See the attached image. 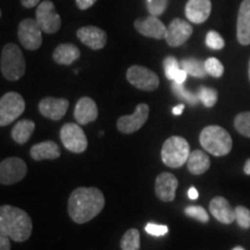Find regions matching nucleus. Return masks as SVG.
<instances>
[{
	"mask_svg": "<svg viewBox=\"0 0 250 250\" xmlns=\"http://www.w3.org/2000/svg\"><path fill=\"white\" fill-rule=\"evenodd\" d=\"M104 204V196L98 188H77L68 198V215L77 224L88 223L103 210Z\"/></svg>",
	"mask_w": 250,
	"mask_h": 250,
	"instance_id": "1",
	"label": "nucleus"
},
{
	"mask_svg": "<svg viewBox=\"0 0 250 250\" xmlns=\"http://www.w3.org/2000/svg\"><path fill=\"white\" fill-rule=\"evenodd\" d=\"M33 232V223L26 211L11 205L0 208V235L8 236L15 242H24Z\"/></svg>",
	"mask_w": 250,
	"mask_h": 250,
	"instance_id": "2",
	"label": "nucleus"
},
{
	"mask_svg": "<svg viewBox=\"0 0 250 250\" xmlns=\"http://www.w3.org/2000/svg\"><path fill=\"white\" fill-rule=\"evenodd\" d=\"M199 142L205 151L214 156H224L232 151L233 140L230 134L219 125H208L202 130Z\"/></svg>",
	"mask_w": 250,
	"mask_h": 250,
	"instance_id": "3",
	"label": "nucleus"
},
{
	"mask_svg": "<svg viewBox=\"0 0 250 250\" xmlns=\"http://www.w3.org/2000/svg\"><path fill=\"white\" fill-rule=\"evenodd\" d=\"M0 68L2 76L9 81H17L26 72V62L21 49L14 43H8L1 50Z\"/></svg>",
	"mask_w": 250,
	"mask_h": 250,
	"instance_id": "4",
	"label": "nucleus"
},
{
	"mask_svg": "<svg viewBox=\"0 0 250 250\" xmlns=\"http://www.w3.org/2000/svg\"><path fill=\"white\" fill-rule=\"evenodd\" d=\"M190 145L183 137L173 136L166 140L161 149V159L170 168H180L187 164L190 155Z\"/></svg>",
	"mask_w": 250,
	"mask_h": 250,
	"instance_id": "5",
	"label": "nucleus"
},
{
	"mask_svg": "<svg viewBox=\"0 0 250 250\" xmlns=\"http://www.w3.org/2000/svg\"><path fill=\"white\" fill-rule=\"evenodd\" d=\"M26 109V103L17 92L6 93L0 100V125L6 126L21 116Z\"/></svg>",
	"mask_w": 250,
	"mask_h": 250,
	"instance_id": "6",
	"label": "nucleus"
},
{
	"mask_svg": "<svg viewBox=\"0 0 250 250\" xmlns=\"http://www.w3.org/2000/svg\"><path fill=\"white\" fill-rule=\"evenodd\" d=\"M62 145L67 151L73 153H83L86 151L87 142L86 134L79 125L76 123H66L62 125L59 132Z\"/></svg>",
	"mask_w": 250,
	"mask_h": 250,
	"instance_id": "7",
	"label": "nucleus"
},
{
	"mask_svg": "<svg viewBox=\"0 0 250 250\" xmlns=\"http://www.w3.org/2000/svg\"><path fill=\"white\" fill-rule=\"evenodd\" d=\"M126 79L136 88L146 90V92H153L158 89L160 85L159 77L154 72L140 65H133L127 70Z\"/></svg>",
	"mask_w": 250,
	"mask_h": 250,
	"instance_id": "8",
	"label": "nucleus"
},
{
	"mask_svg": "<svg viewBox=\"0 0 250 250\" xmlns=\"http://www.w3.org/2000/svg\"><path fill=\"white\" fill-rule=\"evenodd\" d=\"M27 175V165L22 159L12 156L0 164V182L2 186H9L22 181Z\"/></svg>",
	"mask_w": 250,
	"mask_h": 250,
	"instance_id": "9",
	"label": "nucleus"
},
{
	"mask_svg": "<svg viewBox=\"0 0 250 250\" xmlns=\"http://www.w3.org/2000/svg\"><path fill=\"white\" fill-rule=\"evenodd\" d=\"M18 36L21 44L27 50H37L42 45V29L36 19H24L19 24Z\"/></svg>",
	"mask_w": 250,
	"mask_h": 250,
	"instance_id": "10",
	"label": "nucleus"
},
{
	"mask_svg": "<svg viewBox=\"0 0 250 250\" xmlns=\"http://www.w3.org/2000/svg\"><path fill=\"white\" fill-rule=\"evenodd\" d=\"M36 21L42 31L46 34H55L62 26V20L59 17L54 2L50 0L42 1L36 9Z\"/></svg>",
	"mask_w": 250,
	"mask_h": 250,
	"instance_id": "11",
	"label": "nucleus"
},
{
	"mask_svg": "<svg viewBox=\"0 0 250 250\" xmlns=\"http://www.w3.org/2000/svg\"><path fill=\"white\" fill-rule=\"evenodd\" d=\"M149 107L146 103H139L136 110L130 116H122L117 121V127L121 132L130 134L138 131L147 122Z\"/></svg>",
	"mask_w": 250,
	"mask_h": 250,
	"instance_id": "12",
	"label": "nucleus"
},
{
	"mask_svg": "<svg viewBox=\"0 0 250 250\" xmlns=\"http://www.w3.org/2000/svg\"><path fill=\"white\" fill-rule=\"evenodd\" d=\"M192 31V27L188 21L176 18L167 27V34H166L165 40L168 45L176 48V46L184 44L191 37Z\"/></svg>",
	"mask_w": 250,
	"mask_h": 250,
	"instance_id": "13",
	"label": "nucleus"
},
{
	"mask_svg": "<svg viewBox=\"0 0 250 250\" xmlns=\"http://www.w3.org/2000/svg\"><path fill=\"white\" fill-rule=\"evenodd\" d=\"M134 28L142 35L152 37L155 40L166 39V34H167V27L165 26L160 19L154 17V15H149V17L144 19H137L134 21Z\"/></svg>",
	"mask_w": 250,
	"mask_h": 250,
	"instance_id": "14",
	"label": "nucleus"
},
{
	"mask_svg": "<svg viewBox=\"0 0 250 250\" xmlns=\"http://www.w3.org/2000/svg\"><path fill=\"white\" fill-rule=\"evenodd\" d=\"M177 187H179V181L171 173H161L155 180V193L162 202H173Z\"/></svg>",
	"mask_w": 250,
	"mask_h": 250,
	"instance_id": "15",
	"label": "nucleus"
},
{
	"mask_svg": "<svg viewBox=\"0 0 250 250\" xmlns=\"http://www.w3.org/2000/svg\"><path fill=\"white\" fill-rule=\"evenodd\" d=\"M70 103L66 99L45 98L41 100L39 110L42 116L52 121H61L66 114Z\"/></svg>",
	"mask_w": 250,
	"mask_h": 250,
	"instance_id": "16",
	"label": "nucleus"
},
{
	"mask_svg": "<svg viewBox=\"0 0 250 250\" xmlns=\"http://www.w3.org/2000/svg\"><path fill=\"white\" fill-rule=\"evenodd\" d=\"M77 36L83 44L93 50H100L107 44V34L101 28L86 26L77 31Z\"/></svg>",
	"mask_w": 250,
	"mask_h": 250,
	"instance_id": "17",
	"label": "nucleus"
},
{
	"mask_svg": "<svg viewBox=\"0 0 250 250\" xmlns=\"http://www.w3.org/2000/svg\"><path fill=\"white\" fill-rule=\"evenodd\" d=\"M211 0H188L186 17L190 22L199 24L205 22L211 14Z\"/></svg>",
	"mask_w": 250,
	"mask_h": 250,
	"instance_id": "18",
	"label": "nucleus"
},
{
	"mask_svg": "<svg viewBox=\"0 0 250 250\" xmlns=\"http://www.w3.org/2000/svg\"><path fill=\"white\" fill-rule=\"evenodd\" d=\"M236 37L241 45L250 44V0H243L240 5L236 22Z\"/></svg>",
	"mask_w": 250,
	"mask_h": 250,
	"instance_id": "19",
	"label": "nucleus"
},
{
	"mask_svg": "<svg viewBox=\"0 0 250 250\" xmlns=\"http://www.w3.org/2000/svg\"><path fill=\"white\" fill-rule=\"evenodd\" d=\"M210 208L211 214L217 219L218 221L223 223L225 225L232 224L235 220V208H233L230 206L229 202L227 201L224 197H214L210 203Z\"/></svg>",
	"mask_w": 250,
	"mask_h": 250,
	"instance_id": "20",
	"label": "nucleus"
},
{
	"mask_svg": "<svg viewBox=\"0 0 250 250\" xmlns=\"http://www.w3.org/2000/svg\"><path fill=\"white\" fill-rule=\"evenodd\" d=\"M99 116L98 105L90 98H81L74 109V118L78 123L86 125L94 122Z\"/></svg>",
	"mask_w": 250,
	"mask_h": 250,
	"instance_id": "21",
	"label": "nucleus"
},
{
	"mask_svg": "<svg viewBox=\"0 0 250 250\" xmlns=\"http://www.w3.org/2000/svg\"><path fill=\"white\" fill-rule=\"evenodd\" d=\"M30 156L33 160L41 161L49 159V160H54L61 156V149L59 146L55 142L48 140V142H43L36 144L30 148Z\"/></svg>",
	"mask_w": 250,
	"mask_h": 250,
	"instance_id": "22",
	"label": "nucleus"
},
{
	"mask_svg": "<svg viewBox=\"0 0 250 250\" xmlns=\"http://www.w3.org/2000/svg\"><path fill=\"white\" fill-rule=\"evenodd\" d=\"M80 57V50L78 46L70 43H64V44H59L55 49L52 58L57 64L61 65H71L73 64L77 59Z\"/></svg>",
	"mask_w": 250,
	"mask_h": 250,
	"instance_id": "23",
	"label": "nucleus"
},
{
	"mask_svg": "<svg viewBox=\"0 0 250 250\" xmlns=\"http://www.w3.org/2000/svg\"><path fill=\"white\" fill-rule=\"evenodd\" d=\"M187 166L188 169L191 174L202 175L210 168L211 161L205 152L197 149V151H192L190 153L189 159L187 161Z\"/></svg>",
	"mask_w": 250,
	"mask_h": 250,
	"instance_id": "24",
	"label": "nucleus"
},
{
	"mask_svg": "<svg viewBox=\"0 0 250 250\" xmlns=\"http://www.w3.org/2000/svg\"><path fill=\"white\" fill-rule=\"evenodd\" d=\"M35 130V123L30 120H22L18 122L12 130V138L18 144H26Z\"/></svg>",
	"mask_w": 250,
	"mask_h": 250,
	"instance_id": "25",
	"label": "nucleus"
},
{
	"mask_svg": "<svg viewBox=\"0 0 250 250\" xmlns=\"http://www.w3.org/2000/svg\"><path fill=\"white\" fill-rule=\"evenodd\" d=\"M181 67L190 76L195 78H204L208 74L205 68V62L196 58H187L181 61Z\"/></svg>",
	"mask_w": 250,
	"mask_h": 250,
	"instance_id": "26",
	"label": "nucleus"
},
{
	"mask_svg": "<svg viewBox=\"0 0 250 250\" xmlns=\"http://www.w3.org/2000/svg\"><path fill=\"white\" fill-rule=\"evenodd\" d=\"M122 250H139L140 248V234L136 228H131L124 234L121 240Z\"/></svg>",
	"mask_w": 250,
	"mask_h": 250,
	"instance_id": "27",
	"label": "nucleus"
},
{
	"mask_svg": "<svg viewBox=\"0 0 250 250\" xmlns=\"http://www.w3.org/2000/svg\"><path fill=\"white\" fill-rule=\"evenodd\" d=\"M171 89H173L174 94L177 96V98L188 102L189 104L196 105L197 103L199 102V99H198V95H197V93L189 92V90L186 89V87L183 86V83H177L173 81V83H171Z\"/></svg>",
	"mask_w": 250,
	"mask_h": 250,
	"instance_id": "28",
	"label": "nucleus"
},
{
	"mask_svg": "<svg viewBox=\"0 0 250 250\" xmlns=\"http://www.w3.org/2000/svg\"><path fill=\"white\" fill-rule=\"evenodd\" d=\"M197 95H198L199 101H201L205 107L211 108L218 101V93L213 88H208V87L201 86L197 90Z\"/></svg>",
	"mask_w": 250,
	"mask_h": 250,
	"instance_id": "29",
	"label": "nucleus"
},
{
	"mask_svg": "<svg viewBox=\"0 0 250 250\" xmlns=\"http://www.w3.org/2000/svg\"><path fill=\"white\" fill-rule=\"evenodd\" d=\"M234 127L240 134L250 138V111L237 115L234 120Z\"/></svg>",
	"mask_w": 250,
	"mask_h": 250,
	"instance_id": "30",
	"label": "nucleus"
},
{
	"mask_svg": "<svg viewBox=\"0 0 250 250\" xmlns=\"http://www.w3.org/2000/svg\"><path fill=\"white\" fill-rule=\"evenodd\" d=\"M164 67H165V74L166 77H167L168 80H171L174 81L175 77L177 76V73H179L180 70L182 67H181V64L179 62H177V59L175 57H167L164 61Z\"/></svg>",
	"mask_w": 250,
	"mask_h": 250,
	"instance_id": "31",
	"label": "nucleus"
},
{
	"mask_svg": "<svg viewBox=\"0 0 250 250\" xmlns=\"http://www.w3.org/2000/svg\"><path fill=\"white\" fill-rule=\"evenodd\" d=\"M184 213H186L188 217L196 219V220L201 221L203 224L208 223V214L203 206H198V205L188 206V208H186V210H184Z\"/></svg>",
	"mask_w": 250,
	"mask_h": 250,
	"instance_id": "32",
	"label": "nucleus"
},
{
	"mask_svg": "<svg viewBox=\"0 0 250 250\" xmlns=\"http://www.w3.org/2000/svg\"><path fill=\"white\" fill-rule=\"evenodd\" d=\"M204 62L208 74H210V76L214 78H220L224 74V65L221 64V62L219 59L211 57L206 59Z\"/></svg>",
	"mask_w": 250,
	"mask_h": 250,
	"instance_id": "33",
	"label": "nucleus"
},
{
	"mask_svg": "<svg viewBox=\"0 0 250 250\" xmlns=\"http://www.w3.org/2000/svg\"><path fill=\"white\" fill-rule=\"evenodd\" d=\"M235 220L241 228L248 229L250 228V210L245 206L239 205L235 208Z\"/></svg>",
	"mask_w": 250,
	"mask_h": 250,
	"instance_id": "34",
	"label": "nucleus"
},
{
	"mask_svg": "<svg viewBox=\"0 0 250 250\" xmlns=\"http://www.w3.org/2000/svg\"><path fill=\"white\" fill-rule=\"evenodd\" d=\"M146 6H147L149 14L159 17L165 13L168 6V0H146Z\"/></svg>",
	"mask_w": 250,
	"mask_h": 250,
	"instance_id": "35",
	"label": "nucleus"
},
{
	"mask_svg": "<svg viewBox=\"0 0 250 250\" xmlns=\"http://www.w3.org/2000/svg\"><path fill=\"white\" fill-rule=\"evenodd\" d=\"M206 45L210 49L221 50L225 46V41L220 34L214 30H211L206 35Z\"/></svg>",
	"mask_w": 250,
	"mask_h": 250,
	"instance_id": "36",
	"label": "nucleus"
},
{
	"mask_svg": "<svg viewBox=\"0 0 250 250\" xmlns=\"http://www.w3.org/2000/svg\"><path fill=\"white\" fill-rule=\"evenodd\" d=\"M145 230L149 234V235L164 236L168 233V227L166 226V225H158V224L149 223L146 225Z\"/></svg>",
	"mask_w": 250,
	"mask_h": 250,
	"instance_id": "37",
	"label": "nucleus"
},
{
	"mask_svg": "<svg viewBox=\"0 0 250 250\" xmlns=\"http://www.w3.org/2000/svg\"><path fill=\"white\" fill-rule=\"evenodd\" d=\"M76 2L79 9L85 11V9H88L89 7H92V6L96 2V0H76Z\"/></svg>",
	"mask_w": 250,
	"mask_h": 250,
	"instance_id": "38",
	"label": "nucleus"
},
{
	"mask_svg": "<svg viewBox=\"0 0 250 250\" xmlns=\"http://www.w3.org/2000/svg\"><path fill=\"white\" fill-rule=\"evenodd\" d=\"M0 250H11V241L8 236L0 235Z\"/></svg>",
	"mask_w": 250,
	"mask_h": 250,
	"instance_id": "39",
	"label": "nucleus"
},
{
	"mask_svg": "<svg viewBox=\"0 0 250 250\" xmlns=\"http://www.w3.org/2000/svg\"><path fill=\"white\" fill-rule=\"evenodd\" d=\"M41 0H21V5L26 8H33L36 5L41 4Z\"/></svg>",
	"mask_w": 250,
	"mask_h": 250,
	"instance_id": "40",
	"label": "nucleus"
},
{
	"mask_svg": "<svg viewBox=\"0 0 250 250\" xmlns=\"http://www.w3.org/2000/svg\"><path fill=\"white\" fill-rule=\"evenodd\" d=\"M188 196H189L190 199H192V201H195V199L198 198V191L196 190V188L191 187L189 189V191H188Z\"/></svg>",
	"mask_w": 250,
	"mask_h": 250,
	"instance_id": "41",
	"label": "nucleus"
},
{
	"mask_svg": "<svg viewBox=\"0 0 250 250\" xmlns=\"http://www.w3.org/2000/svg\"><path fill=\"white\" fill-rule=\"evenodd\" d=\"M183 110H184V104L181 103V104L176 105V107L173 108V114L174 115H181L183 112Z\"/></svg>",
	"mask_w": 250,
	"mask_h": 250,
	"instance_id": "42",
	"label": "nucleus"
},
{
	"mask_svg": "<svg viewBox=\"0 0 250 250\" xmlns=\"http://www.w3.org/2000/svg\"><path fill=\"white\" fill-rule=\"evenodd\" d=\"M243 170H245V174L246 175H250V159L247 160V162L245 164V168H243Z\"/></svg>",
	"mask_w": 250,
	"mask_h": 250,
	"instance_id": "43",
	"label": "nucleus"
},
{
	"mask_svg": "<svg viewBox=\"0 0 250 250\" xmlns=\"http://www.w3.org/2000/svg\"><path fill=\"white\" fill-rule=\"evenodd\" d=\"M233 250H245V248H242V247H235Z\"/></svg>",
	"mask_w": 250,
	"mask_h": 250,
	"instance_id": "44",
	"label": "nucleus"
},
{
	"mask_svg": "<svg viewBox=\"0 0 250 250\" xmlns=\"http://www.w3.org/2000/svg\"><path fill=\"white\" fill-rule=\"evenodd\" d=\"M248 74H249V80H250V61H249V67H248Z\"/></svg>",
	"mask_w": 250,
	"mask_h": 250,
	"instance_id": "45",
	"label": "nucleus"
}]
</instances>
